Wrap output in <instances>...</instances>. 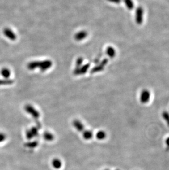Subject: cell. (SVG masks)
<instances>
[{
	"label": "cell",
	"instance_id": "cell-7",
	"mask_svg": "<svg viewBox=\"0 0 169 170\" xmlns=\"http://www.w3.org/2000/svg\"><path fill=\"white\" fill-rule=\"evenodd\" d=\"M90 67V64H86L81 67L78 68L74 70V74L75 75H80V74H85Z\"/></svg>",
	"mask_w": 169,
	"mask_h": 170
},
{
	"label": "cell",
	"instance_id": "cell-26",
	"mask_svg": "<svg viewBox=\"0 0 169 170\" xmlns=\"http://www.w3.org/2000/svg\"><path fill=\"white\" fill-rule=\"evenodd\" d=\"M165 144H166V146H167V149L169 150V137L167 138V139L165 141Z\"/></svg>",
	"mask_w": 169,
	"mask_h": 170
},
{
	"label": "cell",
	"instance_id": "cell-22",
	"mask_svg": "<svg viewBox=\"0 0 169 170\" xmlns=\"http://www.w3.org/2000/svg\"><path fill=\"white\" fill-rule=\"evenodd\" d=\"M37 144H38V143L37 142H32L27 143V146L30 148H33L37 146Z\"/></svg>",
	"mask_w": 169,
	"mask_h": 170
},
{
	"label": "cell",
	"instance_id": "cell-11",
	"mask_svg": "<svg viewBox=\"0 0 169 170\" xmlns=\"http://www.w3.org/2000/svg\"><path fill=\"white\" fill-rule=\"evenodd\" d=\"M40 61H33L30 62L27 64V68L30 70H34L37 68H39Z\"/></svg>",
	"mask_w": 169,
	"mask_h": 170
},
{
	"label": "cell",
	"instance_id": "cell-3",
	"mask_svg": "<svg viewBox=\"0 0 169 170\" xmlns=\"http://www.w3.org/2000/svg\"><path fill=\"white\" fill-rule=\"evenodd\" d=\"M150 93L148 90H142L141 93L140 94V101L142 104H147L150 101Z\"/></svg>",
	"mask_w": 169,
	"mask_h": 170
},
{
	"label": "cell",
	"instance_id": "cell-16",
	"mask_svg": "<svg viewBox=\"0 0 169 170\" xmlns=\"http://www.w3.org/2000/svg\"><path fill=\"white\" fill-rule=\"evenodd\" d=\"M96 137L99 140H103L107 137V134L103 131H99L96 134Z\"/></svg>",
	"mask_w": 169,
	"mask_h": 170
},
{
	"label": "cell",
	"instance_id": "cell-27",
	"mask_svg": "<svg viewBox=\"0 0 169 170\" xmlns=\"http://www.w3.org/2000/svg\"></svg>",
	"mask_w": 169,
	"mask_h": 170
},
{
	"label": "cell",
	"instance_id": "cell-24",
	"mask_svg": "<svg viewBox=\"0 0 169 170\" xmlns=\"http://www.w3.org/2000/svg\"><path fill=\"white\" fill-rule=\"evenodd\" d=\"M108 59H103V61L101 62V63H100V64H101V66H102L104 67L105 66V65H106V64H107V63H108Z\"/></svg>",
	"mask_w": 169,
	"mask_h": 170
},
{
	"label": "cell",
	"instance_id": "cell-2",
	"mask_svg": "<svg viewBox=\"0 0 169 170\" xmlns=\"http://www.w3.org/2000/svg\"><path fill=\"white\" fill-rule=\"evenodd\" d=\"M25 110L27 112L29 113L30 115H32L35 119H37L40 117L39 112L30 105H27L25 106Z\"/></svg>",
	"mask_w": 169,
	"mask_h": 170
},
{
	"label": "cell",
	"instance_id": "cell-25",
	"mask_svg": "<svg viewBox=\"0 0 169 170\" xmlns=\"http://www.w3.org/2000/svg\"><path fill=\"white\" fill-rule=\"evenodd\" d=\"M109 2H110L114 3H116V4H118V3H120L121 1V0H107Z\"/></svg>",
	"mask_w": 169,
	"mask_h": 170
},
{
	"label": "cell",
	"instance_id": "cell-12",
	"mask_svg": "<svg viewBox=\"0 0 169 170\" xmlns=\"http://www.w3.org/2000/svg\"><path fill=\"white\" fill-rule=\"evenodd\" d=\"M82 135H83V138L85 139H86V140H90L93 137V133L91 131L85 130L82 132Z\"/></svg>",
	"mask_w": 169,
	"mask_h": 170
},
{
	"label": "cell",
	"instance_id": "cell-13",
	"mask_svg": "<svg viewBox=\"0 0 169 170\" xmlns=\"http://www.w3.org/2000/svg\"><path fill=\"white\" fill-rule=\"evenodd\" d=\"M1 75H2L6 79H8V78H10V76H11V71H10V69L6 68H3V69L1 70Z\"/></svg>",
	"mask_w": 169,
	"mask_h": 170
},
{
	"label": "cell",
	"instance_id": "cell-14",
	"mask_svg": "<svg viewBox=\"0 0 169 170\" xmlns=\"http://www.w3.org/2000/svg\"><path fill=\"white\" fill-rule=\"evenodd\" d=\"M52 165L53 166V168H56V169H59L60 168H61V161H60V160L58 159H55L53 160L52 161Z\"/></svg>",
	"mask_w": 169,
	"mask_h": 170
},
{
	"label": "cell",
	"instance_id": "cell-19",
	"mask_svg": "<svg viewBox=\"0 0 169 170\" xmlns=\"http://www.w3.org/2000/svg\"><path fill=\"white\" fill-rule=\"evenodd\" d=\"M162 117L165 121H166L167 124L169 127V113L167 111H164L162 113Z\"/></svg>",
	"mask_w": 169,
	"mask_h": 170
},
{
	"label": "cell",
	"instance_id": "cell-18",
	"mask_svg": "<svg viewBox=\"0 0 169 170\" xmlns=\"http://www.w3.org/2000/svg\"><path fill=\"white\" fill-rule=\"evenodd\" d=\"M104 67L101 66V64L98 65L97 66L93 68L92 69L91 71V73H96V72H99L102 71L103 69H104Z\"/></svg>",
	"mask_w": 169,
	"mask_h": 170
},
{
	"label": "cell",
	"instance_id": "cell-15",
	"mask_svg": "<svg viewBox=\"0 0 169 170\" xmlns=\"http://www.w3.org/2000/svg\"><path fill=\"white\" fill-rule=\"evenodd\" d=\"M126 6L129 10H132L134 8V3L133 0H124Z\"/></svg>",
	"mask_w": 169,
	"mask_h": 170
},
{
	"label": "cell",
	"instance_id": "cell-8",
	"mask_svg": "<svg viewBox=\"0 0 169 170\" xmlns=\"http://www.w3.org/2000/svg\"><path fill=\"white\" fill-rule=\"evenodd\" d=\"M73 126L76 129L80 132H83L85 131V127L81 121L78 120H75L73 122Z\"/></svg>",
	"mask_w": 169,
	"mask_h": 170
},
{
	"label": "cell",
	"instance_id": "cell-20",
	"mask_svg": "<svg viewBox=\"0 0 169 170\" xmlns=\"http://www.w3.org/2000/svg\"><path fill=\"white\" fill-rule=\"evenodd\" d=\"M13 81L11 79H4V80H0V85H10L13 84Z\"/></svg>",
	"mask_w": 169,
	"mask_h": 170
},
{
	"label": "cell",
	"instance_id": "cell-23",
	"mask_svg": "<svg viewBox=\"0 0 169 170\" xmlns=\"http://www.w3.org/2000/svg\"><path fill=\"white\" fill-rule=\"evenodd\" d=\"M6 139V136L4 133H0V143L5 141Z\"/></svg>",
	"mask_w": 169,
	"mask_h": 170
},
{
	"label": "cell",
	"instance_id": "cell-21",
	"mask_svg": "<svg viewBox=\"0 0 169 170\" xmlns=\"http://www.w3.org/2000/svg\"><path fill=\"white\" fill-rule=\"evenodd\" d=\"M82 62H83V59L82 57H79L78 59H77V61H76V68H80V66H81V64L82 63Z\"/></svg>",
	"mask_w": 169,
	"mask_h": 170
},
{
	"label": "cell",
	"instance_id": "cell-6",
	"mask_svg": "<svg viewBox=\"0 0 169 170\" xmlns=\"http://www.w3.org/2000/svg\"><path fill=\"white\" fill-rule=\"evenodd\" d=\"M38 129L36 127H32L26 132V137L28 139H31L38 134Z\"/></svg>",
	"mask_w": 169,
	"mask_h": 170
},
{
	"label": "cell",
	"instance_id": "cell-17",
	"mask_svg": "<svg viewBox=\"0 0 169 170\" xmlns=\"http://www.w3.org/2000/svg\"><path fill=\"white\" fill-rule=\"evenodd\" d=\"M44 138L47 141H52L54 139V136L49 132H45L44 134Z\"/></svg>",
	"mask_w": 169,
	"mask_h": 170
},
{
	"label": "cell",
	"instance_id": "cell-4",
	"mask_svg": "<svg viewBox=\"0 0 169 170\" xmlns=\"http://www.w3.org/2000/svg\"><path fill=\"white\" fill-rule=\"evenodd\" d=\"M52 66V62L50 60H45L39 62V68L42 72L46 71L47 69H49Z\"/></svg>",
	"mask_w": 169,
	"mask_h": 170
},
{
	"label": "cell",
	"instance_id": "cell-9",
	"mask_svg": "<svg viewBox=\"0 0 169 170\" xmlns=\"http://www.w3.org/2000/svg\"><path fill=\"white\" fill-rule=\"evenodd\" d=\"M87 36V33L86 31H81L75 35V39L77 41H81L84 39H85Z\"/></svg>",
	"mask_w": 169,
	"mask_h": 170
},
{
	"label": "cell",
	"instance_id": "cell-1",
	"mask_svg": "<svg viewBox=\"0 0 169 170\" xmlns=\"http://www.w3.org/2000/svg\"><path fill=\"white\" fill-rule=\"evenodd\" d=\"M143 13L144 11L142 7L137 8L135 13V20L137 24H142L143 20Z\"/></svg>",
	"mask_w": 169,
	"mask_h": 170
},
{
	"label": "cell",
	"instance_id": "cell-10",
	"mask_svg": "<svg viewBox=\"0 0 169 170\" xmlns=\"http://www.w3.org/2000/svg\"><path fill=\"white\" fill-rule=\"evenodd\" d=\"M106 53L108 56L110 57V58H113L116 54V51L113 47L109 46L107 49Z\"/></svg>",
	"mask_w": 169,
	"mask_h": 170
},
{
	"label": "cell",
	"instance_id": "cell-5",
	"mask_svg": "<svg viewBox=\"0 0 169 170\" xmlns=\"http://www.w3.org/2000/svg\"><path fill=\"white\" fill-rule=\"evenodd\" d=\"M3 34L5 35V36H6L8 39H9L11 40L15 41L17 39V36L15 34L10 28H5L3 30Z\"/></svg>",
	"mask_w": 169,
	"mask_h": 170
}]
</instances>
